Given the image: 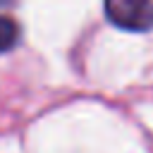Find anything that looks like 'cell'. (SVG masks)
<instances>
[{"mask_svg": "<svg viewBox=\"0 0 153 153\" xmlns=\"http://www.w3.org/2000/svg\"><path fill=\"white\" fill-rule=\"evenodd\" d=\"M108 19L127 31H148L153 29V2L146 0H108Z\"/></svg>", "mask_w": 153, "mask_h": 153, "instance_id": "obj_1", "label": "cell"}, {"mask_svg": "<svg viewBox=\"0 0 153 153\" xmlns=\"http://www.w3.org/2000/svg\"><path fill=\"white\" fill-rule=\"evenodd\" d=\"M17 38H19V26H17V22H14L12 17L0 14V53L14 48Z\"/></svg>", "mask_w": 153, "mask_h": 153, "instance_id": "obj_2", "label": "cell"}]
</instances>
